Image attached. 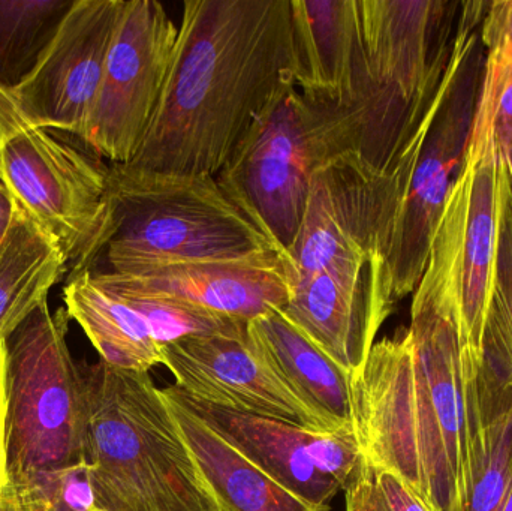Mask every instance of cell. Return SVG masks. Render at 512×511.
<instances>
[{
  "label": "cell",
  "mask_w": 512,
  "mask_h": 511,
  "mask_svg": "<svg viewBox=\"0 0 512 511\" xmlns=\"http://www.w3.org/2000/svg\"><path fill=\"white\" fill-rule=\"evenodd\" d=\"M351 426L364 462L399 476L432 511H466L487 423L460 336L450 207L414 291L411 326L376 342L351 375Z\"/></svg>",
  "instance_id": "cell-1"
},
{
  "label": "cell",
  "mask_w": 512,
  "mask_h": 511,
  "mask_svg": "<svg viewBox=\"0 0 512 511\" xmlns=\"http://www.w3.org/2000/svg\"><path fill=\"white\" fill-rule=\"evenodd\" d=\"M292 87L291 0H186L158 110L123 167L216 177Z\"/></svg>",
  "instance_id": "cell-2"
},
{
  "label": "cell",
  "mask_w": 512,
  "mask_h": 511,
  "mask_svg": "<svg viewBox=\"0 0 512 511\" xmlns=\"http://www.w3.org/2000/svg\"><path fill=\"white\" fill-rule=\"evenodd\" d=\"M84 464L96 511H219L149 372L83 366Z\"/></svg>",
  "instance_id": "cell-3"
},
{
  "label": "cell",
  "mask_w": 512,
  "mask_h": 511,
  "mask_svg": "<svg viewBox=\"0 0 512 511\" xmlns=\"http://www.w3.org/2000/svg\"><path fill=\"white\" fill-rule=\"evenodd\" d=\"M489 2H463L459 35L438 98L402 158L387 174L390 224L382 263L394 303L414 293L433 239L465 170L486 71L481 23Z\"/></svg>",
  "instance_id": "cell-4"
},
{
  "label": "cell",
  "mask_w": 512,
  "mask_h": 511,
  "mask_svg": "<svg viewBox=\"0 0 512 511\" xmlns=\"http://www.w3.org/2000/svg\"><path fill=\"white\" fill-rule=\"evenodd\" d=\"M463 0H358L366 62L358 159L394 170L429 116L459 35Z\"/></svg>",
  "instance_id": "cell-5"
},
{
  "label": "cell",
  "mask_w": 512,
  "mask_h": 511,
  "mask_svg": "<svg viewBox=\"0 0 512 511\" xmlns=\"http://www.w3.org/2000/svg\"><path fill=\"white\" fill-rule=\"evenodd\" d=\"M110 167L114 225L104 249L107 272L132 276L176 264L285 254L216 177Z\"/></svg>",
  "instance_id": "cell-6"
},
{
  "label": "cell",
  "mask_w": 512,
  "mask_h": 511,
  "mask_svg": "<svg viewBox=\"0 0 512 511\" xmlns=\"http://www.w3.org/2000/svg\"><path fill=\"white\" fill-rule=\"evenodd\" d=\"M363 111L313 98L297 86L252 126L216 182L282 252L297 237L313 176L358 153Z\"/></svg>",
  "instance_id": "cell-7"
},
{
  "label": "cell",
  "mask_w": 512,
  "mask_h": 511,
  "mask_svg": "<svg viewBox=\"0 0 512 511\" xmlns=\"http://www.w3.org/2000/svg\"><path fill=\"white\" fill-rule=\"evenodd\" d=\"M66 309L42 303L6 339L5 483L84 464L86 381Z\"/></svg>",
  "instance_id": "cell-8"
},
{
  "label": "cell",
  "mask_w": 512,
  "mask_h": 511,
  "mask_svg": "<svg viewBox=\"0 0 512 511\" xmlns=\"http://www.w3.org/2000/svg\"><path fill=\"white\" fill-rule=\"evenodd\" d=\"M0 182L54 240L69 276L92 270L114 225L111 167L48 129L29 125L0 89Z\"/></svg>",
  "instance_id": "cell-9"
},
{
  "label": "cell",
  "mask_w": 512,
  "mask_h": 511,
  "mask_svg": "<svg viewBox=\"0 0 512 511\" xmlns=\"http://www.w3.org/2000/svg\"><path fill=\"white\" fill-rule=\"evenodd\" d=\"M179 27L156 0H126L83 144L110 165L134 159L158 110Z\"/></svg>",
  "instance_id": "cell-10"
},
{
  "label": "cell",
  "mask_w": 512,
  "mask_h": 511,
  "mask_svg": "<svg viewBox=\"0 0 512 511\" xmlns=\"http://www.w3.org/2000/svg\"><path fill=\"white\" fill-rule=\"evenodd\" d=\"M165 392L221 435L274 482L313 507H330L361 464L352 426L319 432L283 420L227 410L177 389Z\"/></svg>",
  "instance_id": "cell-11"
},
{
  "label": "cell",
  "mask_w": 512,
  "mask_h": 511,
  "mask_svg": "<svg viewBox=\"0 0 512 511\" xmlns=\"http://www.w3.org/2000/svg\"><path fill=\"white\" fill-rule=\"evenodd\" d=\"M390 224L387 174H373L357 153L334 159L313 176L288 255L292 285L328 269L381 260Z\"/></svg>",
  "instance_id": "cell-12"
},
{
  "label": "cell",
  "mask_w": 512,
  "mask_h": 511,
  "mask_svg": "<svg viewBox=\"0 0 512 511\" xmlns=\"http://www.w3.org/2000/svg\"><path fill=\"white\" fill-rule=\"evenodd\" d=\"M126 0H74L29 77L6 90L29 125L83 143Z\"/></svg>",
  "instance_id": "cell-13"
},
{
  "label": "cell",
  "mask_w": 512,
  "mask_h": 511,
  "mask_svg": "<svg viewBox=\"0 0 512 511\" xmlns=\"http://www.w3.org/2000/svg\"><path fill=\"white\" fill-rule=\"evenodd\" d=\"M162 365L177 389L227 410L271 417L319 432L340 426L313 410L259 353L249 323L231 332L189 336L162 347Z\"/></svg>",
  "instance_id": "cell-14"
},
{
  "label": "cell",
  "mask_w": 512,
  "mask_h": 511,
  "mask_svg": "<svg viewBox=\"0 0 512 511\" xmlns=\"http://www.w3.org/2000/svg\"><path fill=\"white\" fill-rule=\"evenodd\" d=\"M504 158L492 134L469 143L465 170L448 204L456 219V294L463 353L480 381L484 329L495 294L504 198Z\"/></svg>",
  "instance_id": "cell-15"
},
{
  "label": "cell",
  "mask_w": 512,
  "mask_h": 511,
  "mask_svg": "<svg viewBox=\"0 0 512 511\" xmlns=\"http://www.w3.org/2000/svg\"><path fill=\"white\" fill-rule=\"evenodd\" d=\"M394 303L384 263L328 269L292 285L283 314L337 365L354 374L366 363Z\"/></svg>",
  "instance_id": "cell-16"
},
{
  "label": "cell",
  "mask_w": 512,
  "mask_h": 511,
  "mask_svg": "<svg viewBox=\"0 0 512 511\" xmlns=\"http://www.w3.org/2000/svg\"><path fill=\"white\" fill-rule=\"evenodd\" d=\"M92 273L110 290L177 300L243 321L285 308L292 290L288 255L277 252L242 260L176 264L132 276Z\"/></svg>",
  "instance_id": "cell-17"
},
{
  "label": "cell",
  "mask_w": 512,
  "mask_h": 511,
  "mask_svg": "<svg viewBox=\"0 0 512 511\" xmlns=\"http://www.w3.org/2000/svg\"><path fill=\"white\" fill-rule=\"evenodd\" d=\"M291 18L297 89L363 108L367 77L358 0H291Z\"/></svg>",
  "instance_id": "cell-18"
},
{
  "label": "cell",
  "mask_w": 512,
  "mask_h": 511,
  "mask_svg": "<svg viewBox=\"0 0 512 511\" xmlns=\"http://www.w3.org/2000/svg\"><path fill=\"white\" fill-rule=\"evenodd\" d=\"M219 511H330L313 507L274 482L201 422L170 393L161 390Z\"/></svg>",
  "instance_id": "cell-19"
},
{
  "label": "cell",
  "mask_w": 512,
  "mask_h": 511,
  "mask_svg": "<svg viewBox=\"0 0 512 511\" xmlns=\"http://www.w3.org/2000/svg\"><path fill=\"white\" fill-rule=\"evenodd\" d=\"M249 332L271 369L313 410L351 425V374L310 341L282 309L249 321Z\"/></svg>",
  "instance_id": "cell-20"
},
{
  "label": "cell",
  "mask_w": 512,
  "mask_h": 511,
  "mask_svg": "<svg viewBox=\"0 0 512 511\" xmlns=\"http://www.w3.org/2000/svg\"><path fill=\"white\" fill-rule=\"evenodd\" d=\"M63 302L102 362L125 371L149 372L162 365V345L147 321L125 300L102 287L92 270L69 276Z\"/></svg>",
  "instance_id": "cell-21"
},
{
  "label": "cell",
  "mask_w": 512,
  "mask_h": 511,
  "mask_svg": "<svg viewBox=\"0 0 512 511\" xmlns=\"http://www.w3.org/2000/svg\"><path fill=\"white\" fill-rule=\"evenodd\" d=\"M17 204V203H15ZM69 273L59 246L20 207L0 246V341H6Z\"/></svg>",
  "instance_id": "cell-22"
},
{
  "label": "cell",
  "mask_w": 512,
  "mask_h": 511,
  "mask_svg": "<svg viewBox=\"0 0 512 511\" xmlns=\"http://www.w3.org/2000/svg\"><path fill=\"white\" fill-rule=\"evenodd\" d=\"M74 0H0V89L14 90L35 69Z\"/></svg>",
  "instance_id": "cell-23"
},
{
  "label": "cell",
  "mask_w": 512,
  "mask_h": 511,
  "mask_svg": "<svg viewBox=\"0 0 512 511\" xmlns=\"http://www.w3.org/2000/svg\"><path fill=\"white\" fill-rule=\"evenodd\" d=\"M107 290L125 300L147 321L153 336L162 347L180 341V339L189 338V336L231 332V330L239 329L243 324L249 323V321L216 314V312L188 305V303L177 302V300L126 293V291L110 290V288Z\"/></svg>",
  "instance_id": "cell-24"
},
{
  "label": "cell",
  "mask_w": 512,
  "mask_h": 511,
  "mask_svg": "<svg viewBox=\"0 0 512 511\" xmlns=\"http://www.w3.org/2000/svg\"><path fill=\"white\" fill-rule=\"evenodd\" d=\"M9 511H96L86 464L3 483Z\"/></svg>",
  "instance_id": "cell-25"
},
{
  "label": "cell",
  "mask_w": 512,
  "mask_h": 511,
  "mask_svg": "<svg viewBox=\"0 0 512 511\" xmlns=\"http://www.w3.org/2000/svg\"><path fill=\"white\" fill-rule=\"evenodd\" d=\"M480 35L486 48V71L471 141L492 134L493 104L512 75V0L489 2Z\"/></svg>",
  "instance_id": "cell-26"
},
{
  "label": "cell",
  "mask_w": 512,
  "mask_h": 511,
  "mask_svg": "<svg viewBox=\"0 0 512 511\" xmlns=\"http://www.w3.org/2000/svg\"><path fill=\"white\" fill-rule=\"evenodd\" d=\"M512 491V404L486 426V446L466 511H504Z\"/></svg>",
  "instance_id": "cell-27"
},
{
  "label": "cell",
  "mask_w": 512,
  "mask_h": 511,
  "mask_svg": "<svg viewBox=\"0 0 512 511\" xmlns=\"http://www.w3.org/2000/svg\"><path fill=\"white\" fill-rule=\"evenodd\" d=\"M345 503L346 511H432L399 476L363 459L345 488Z\"/></svg>",
  "instance_id": "cell-28"
},
{
  "label": "cell",
  "mask_w": 512,
  "mask_h": 511,
  "mask_svg": "<svg viewBox=\"0 0 512 511\" xmlns=\"http://www.w3.org/2000/svg\"><path fill=\"white\" fill-rule=\"evenodd\" d=\"M490 131L498 149H504L512 144V75L505 81L493 104Z\"/></svg>",
  "instance_id": "cell-29"
},
{
  "label": "cell",
  "mask_w": 512,
  "mask_h": 511,
  "mask_svg": "<svg viewBox=\"0 0 512 511\" xmlns=\"http://www.w3.org/2000/svg\"><path fill=\"white\" fill-rule=\"evenodd\" d=\"M6 341H0V494L5 483Z\"/></svg>",
  "instance_id": "cell-30"
},
{
  "label": "cell",
  "mask_w": 512,
  "mask_h": 511,
  "mask_svg": "<svg viewBox=\"0 0 512 511\" xmlns=\"http://www.w3.org/2000/svg\"><path fill=\"white\" fill-rule=\"evenodd\" d=\"M15 212H17V204H15L14 198L11 197L5 185L0 182V246L3 245L6 236H8Z\"/></svg>",
  "instance_id": "cell-31"
},
{
  "label": "cell",
  "mask_w": 512,
  "mask_h": 511,
  "mask_svg": "<svg viewBox=\"0 0 512 511\" xmlns=\"http://www.w3.org/2000/svg\"><path fill=\"white\" fill-rule=\"evenodd\" d=\"M499 152H501L505 165H507L508 177H510L512 186V144H510V146L504 147V149H499Z\"/></svg>",
  "instance_id": "cell-32"
},
{
  "label": "cell",
  "mask_w": 512,
  "mask_h": 511,
  "mask_svg": "<svg viewBox=\"0 0 512 511\" xmlns=\"http://www.w3.org/2000/svg\"><path fill=\"white\" fill-rule=\"evenodd\" d=\"M0 511H9L8 503H6L5 497H3V488L2 494H0Z\"/></svg>",
  "instance_id": "cell-33"
},
{
  "label": "cell",
  "mask_w": 512,
  "mask_h": 511,
  "mask_svg": "<svg viewBox=\"0 0 512 511\" xmlns=\"http://www.w3.org/2000/svg\"><path fill=\"white\" fill-rule=\"evenodd\" d=\"M504 511H512V491L510 494V498H508L507 504H505Z\"/></svg>",
  "instance_id": "cell-34"
}]
</instances>
